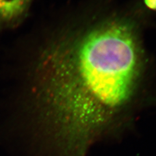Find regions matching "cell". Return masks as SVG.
<instances>
[{
	"mask_svg": "<svg viewBox=\"0 0 156 156\" xmlns=\"http://www.w3.org/2000/svg\"><path fill=\"white\" fill-rule=\"evenodd\" d=\"M143 4L76 5L33 42L20 89L57 156H86L153 103Z\"/></svg>",
	"mask_w": 156,
	"mask_h": 156,
	"instance_id": "cell-1",
	"label": "cell"
},
{
	"mask_svg": "<svg viewBox=\"0 0 156 156\" xmlns=\"http://www.w3.org/2000/svg\"><path fill=\"white\" fill-rule=\"evenodd\" d=\"M33 0H0V29L17 26L25 18Z\"/></svg>",
	"mask_w": 156,
	"mask_h": 156,
	"instance_id": "cell-2",
	"label": "cell"
},
{
	"mask_svg": "<svg viewBox=\"0 0 156 156\" xmlns=\"http://www.w3.org/2000/svg\"><path fill=\"white\" fill-rule=\"evenodd\" d=\"M143 4L148 11L156 12V0H143Z\"/></svg>",
	"mask_w": 156,
	"mask_h": 156,
	"instance_id": "cell-3",
	"label": "cell"
}]
</instances>
